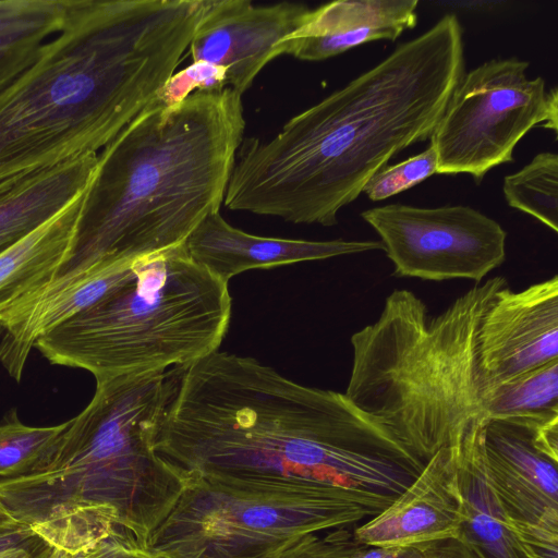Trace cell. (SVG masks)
I'll list each match as a JSON object with an SVG mask.
<instances>
[{"instance_id": "obj_2", "label": "cell", "mask_w": 558, "mask_h": 558, "mask_svg": "<svg viewBox=\"0 0 558 558\" xmlns=\"http://www.w3.org/2000/svg\"><path fill=\"white\" fill-rule=\"evenodd\" d=\"M181 0H70L60 28L0 75V206L98 157L189 52Z\"/></svg>"}, {"instance_id": "obj_1", "label": "cell", "mask_w": 558, "mask_h": 558, "mask_svg": "<svg viewBox=\"0 0 558 558\" xmlns=\"http://www.w3.org/2000/svg\"><path fill=\"white\" fill-rule=\"evenodd\" d=\"M154 449L186 484L279 492L396 497L424 468L345 393L219 351L180 367Z\"/></svg>"}, {"instance_id": "obj_12", "label": "cell", "mask_w": 558, "mask_h": 558, "mask_svg": "<svg viewBox=\"0 0 558 558\" xmlns=\"http://www.w3.org/2000/svg\"><path fill=\"white\" fill-rule=\"evenodd\" d=\"M476 350L493 388L558 360V277L520 291L498 289L480 318Z\"/></svg>"}, {"instance_id": "obj_23", "label": "cell", "mask_w": 558, "mask_h": 558, "mask_svg": "<svg viewBox=\"0 0 558 558\" xmlns=\"http://www.w3.org/2000/svg\"><path fill=\"white\" fill-rule=\"evenodd\" d=\"M558 411V360L499 385L493 415Z\"/></svg>"}, {"instance_id": "obj_20", "label": "cell", "mask_w": 558, "mask_h": 558, "mask_svg": "<svg viewBox=\"0 0 558 558\" xmlns=\"http://www.w3.org/2000/svg\"><path fill=\"white\" fill-rule=\"evenodd\" d=\"M70 0H0V75L54 34Z\"/></svg>"}, {"instance_id": "obj_13", "label": "cell", "mask_w": 558, "mask_h": 558, "mask_svg": "<svg viewBox=\"0 0 558 558\" xmlns=\"http://www.w3.org/2000/svg\"><path fill=\"white\" fill-rule=\"evenodd\" d=\"M310 10L288 1L256 5L250 0H203L189 47L192 62L223 68L227 87L242 95L279 57V44L302 24Z\"/></svg>"}, {"instance_id": "obj_17", "label": "cell", "mask_w": 558, "mask_h": 558, "mask_svg": "<svg viewBox=\"0 0 558 558\" xmlns=\"http://www.w3.org/2000/svg\"><path fill=\"white\" fill-rule=\"evenodd\" d=\"M482 423L472 424L456 445L464 521L457 539L480 558H536L524 544L487 474Z\"/></svg>"}, {"instance_id": "obj_7", "label": "cell", "mask_w": 558, "mask_h": 558, "mask_svg": "<svg viewBox=\"0 0 558 558\" xmlns=\"http://www.w3.org/2000/svg\"><path fill=\"white\" fill-rule=\"evenodd\" d=\"M228 283L184 244L141 258L96 303L40 336L52 365L96 380L184 367L218 351L231 319Z\"/></svg>"}, {"instance_id": "obj_14", "label": "cell", "mask_w": 558, "mask_h": 558, "mask_svg": "<svg viewBox=\"0 0 558 558\" xmlns=\"http://www.w3.org/2000/svg\"><path fill=\"white\" fill-rule=\"evenodd\" d=\"M463 521L454 445L439 449L415 480L380 512L355 525L353 534L373 547L417 548L457 539Z\"/></svg>"}, {"instance_id": "obj_5", "label": "cell", "mask_w": 558, "mask_h": 558, "mask_svg": "<svg viewBox=\"0 0 558 558\" xmlns=\"http://www.w3.org/2000/svg\"><path fill=\"white\" fill-rule=\"evenodd\" d=\"M179 373L96 380L46 465L0 481V501L13 519L71 555L118 532L146 547L186 486L154 449Z\"/></svg>"}, {"instance_id": "obj_22", "label": "cell", "mask_w": 558, "mask_h": 558, "mask_svg": "<svg viewBox=\"0 0 558 558\" xmlns=\"http://www.w3.org/2000/svg\"><path fill=\"white\" fill-rule=\"evenodd\" d=\"M508 205L558 232V155L544 151L515 173L504 178Z\"/></svg>"}, {"instance_id": "obj_9", "label": "cell", "mask_w": 558, "mask_h": 558, "mask_svg": "<svg viewBox=\"0 0 558 558\" xmlns=\"http://www.w3.org/2000/svg\"><path fill=\"white\" fill-rule=\"evenodd\" d=\"M530 63L493 59L465 73L430 142L437 174L468 173L478 184L493 168L513 160L517 144L533 128L557 133V88L543 77L529 78Z\"/></svg>"}, {"instance_id": "obj_24", "label": "cell", "mask_w": 558, "mask_h": 558, "mask_svg": "<svg viewBox=\"0 0 558 558\" xmlns=\"http://www.w3.org/2000/svg\"><path fill=\"white\" fill-rule=\"evenodd\" d=\"M280 558H425L422 549H386L359 542L353 529L338 527L310 534Z\"/></svg>"}, {"instance_id": "obj_31", "label": "cell", "mask_w": 558, "mask_h": 558, "mask_svg": "<svg viewBox=\"0 0 558 558\" xmlns=\"http://www.w3.org/2000/svg\"><path fill=\"white\" fill-rule=\"evenodd\" d=\"M60 554H61V550L60 549H56L50 554L48 555L47 557L45 558H59L60 557Z\"/></svg>"}, {"instance_id": "obj_30", "label": "cell", "mask_w": 558, "mask_h": 558, "mask_svg": "<svg viewBox=\"0 0 558 558\" xmlns=\"http://www.w3.org/2000/svg\"><path fill=\"white\" fill-rule=\"evenodd\" d=\"M21 525L23 524L15 521L0 501V533L19 527Z\"/></svg>"}, {"instance_id": "obj_25", "label": "cell", "mask_w": 558, "mask_h": 558, "mask_svg": "<svg viewBox=\"0 0 558 558\" xmlns=\"http://www.w3.org/2000/svg\"><path fill=\"white\" fill-rule=\"evenodd\" d=\"M437 173V154L432 144L424 151L375 173L363 191L373 202L404 192Z\"/></svg>"}, {"instance_id": "obj_3", "label": "cell", "mask_w": 558, "mask_h": 558, "mask_svg": "<svg viewBox=\"0 0 558 558\" xmlns=\"http://www.w3.org/2000/svg\"><path fill=\"white\" fill-rule=\"evenodd\" d=\"M464 74L463 29L448 13L272 138L244 137L223 205L292 223L337 225L339 210L393 156L430 138Z\"/></svg>"}, {"instance_id": "obj_19", "label": "cell", "mask_w": 558, "mask_h": 558, "mask_svg": "<svg viewBox=\"0 0 558 558\" xmlns=\"http://www.w3.org/2000/svg\"><path fill=\"white\" fill-rule=\"evenodd\" d=\"M98 157L84 160L0 206V254L62 210L89 185Z\"/></svg>"}, {"instance_id": "obj_15", "label": "cell", "mask_w": 558, "mask_h": 558, "mask_svg": "<svg viewBox=\"0 0 558 558\" xmlns=\"http://www.w3.org/2000/svg\"><path fill=\"white\" fill-rule=\"evenodd\" d=\"M189 256L223 282L252 269L383 250L380 241H310L247 233L220 211L207 216L184 242Z\"/></svg>"}, {"instance_id": "obj_6", "label": "cell", "mask_w": 558, "mask_h": 558, "mask_svg": "<svg viewBox=\"0 0 558 558\" xmlns=\"http://www.w3.org/2000/svg\"><path fill=\"white\" fill-rule=\"evenodd\" d=\"M505 284L504 277L475 283L433 317L412 291L396 289L377 320L351 337L344 393L423 463L493 415L498 387L482 377L476 335L485 307Z\"/></svg>"}, {"instance_id": "obj_32", "label": "cell", "mask_w": 558, "mask_h": 558, "mask_svg": "<svg viewBox=\"0 0 558 558\" xmlns=\"http://www.w3.org/2000/svg\"><path fill=\"white\" fill-rule=\"evenodd\" d=\"M59 558H78V557L76 555H71V554H68V553L61 550Z\"/></svg>"}, {"instance_id": "obj_29", "label": "cell", "mask_w": 558, "mask_h": 558, "mask_svg": "<svg viewBox=\"0 0 558 558\" xmlns=\"http://www.w3.org/2000/svg\"><path fill=\"white\" fill-rule=\"evenodd\" d=\"M40 543L47 542L26 525L0 533V553Z\"/></svg>"}, {"instance_id": "obj_28", "label": "cell", "mask_w": 558, "mask_h": 558, "mask_svg": "<svg viewBox=\"0 0 558 558\" xmlns=\"http://www.w3.org/2000/svg\"><path fill=\"white\" fill-rule=\"evenodd\" d=\"M425 558H480L460 539H449L420 547Z\"/></svg>"}, {"instance_id": "obj_26", "label": "cell", "mask_w": 558, "mask_h": 558, "mask_svg": "<svg viewBox=\"0 0 558 558\" xmlns=\"http://www.w3.org/2000/svg\"><path fill=\"white\" fill-rule=\"evenodd\" d=\"M226 70L207 62H192L174 72L157 93L155 99L166 106H175L196 92L226 88Z\"/></svg>"}, {"instance_id": "obj_27", "label": "cell", "mask_w": 558, "mask_h": 558, "mask_svg": "<svg viewBox=\"0 0 558 558\" xmlns=\"http://www.w3.org/2000/svg\"><path fill=\"white\" fill-rule=\"evenodd\" d=\"M78 558H160L132 536L114 533L88 549L76 554Z\"/></svg>"}, {"instance_id": "obj_33", "label": "cell", "mask_w": 558, "mask_h": 558, "mask_svg": "<svg viewBox=\"0 0 558 558\" xmlns=\"http://www.w3.org/2000/svg\"><path fill=\"white\" fill-rule=\"evenodd\" d=\"M1 335H2V328L0 327V337H1Z\"/></svg>"}, {"instance_id": "obj_18", "label": "cell", "mask_w": 558, "mask_h": 558, "mask_svg": "<svg viewBox=\"0 0 558 558\" xmlns=\"http://www.w3.org/2000/svg\"><path fill=\"white\" fill-rule=\"evenodd\" d=\"M85 191L0 254V316L53 280L71 251Z\"/></svg>"}, {"instance_id": "obj_8", "label": "cell", "mask_w": 558, "mask_h": 558, "mask_svg": "<svg viewBox=\"0 0 558 558\" xmlns=\"http://www.w3.org/2000/svg\"><path fill=\"white\" fill-rule=\"evenodd\" d=\"M393 498L340 487L279 492L193 482L146 547L160 558H280L303 537L355 526Z\"/></svg>"}, {"instance_id": "obj_4", "label": "cell", "mask_w": 558, "mask_h": 558, "mask_svg": "<svg viewBox=\"0 0 558 558\" xmlns=\"http://www.w3.org/2000/svg\"><path fill=\"white\" fill-rule=\"evenodd\" d=\"M245 125L229 87L154 99L99 154L71 251L45 289L184 244L220 211Z\"/></svg>"}, {"instance_id": "obj_11", "label": "cell", "mask_w": 558, "mask_h": 558, "mask_svg": "<svg viewBox=\"0 0 558 558\" xmlns=\"http://www.w3.org/2000/svg\"><path fill=\"white\" fill-rule=\"evenodd\" d=\"M539 413L496 416L482 425V451L490 482L527 547L558 555L557 461L534 440Z\"/></svg>"}, {"instance_id": "obj_10", "label": "cell", "mask_w": 558, "mask_h": 558, "mask_svg": "<svg viewBox=\"0 0 558 558\" xmlns=\"http://www.w3.org/2000/svg\"><path fill=\"white\" fill-rule=\"evenodd\" d=\"M361 217L380 236L395 277L480 283L506 260L507 232L469 206L388 204L366 209Z\"/></svg>"}, {"instance_id": "obj_21", "label": "cell", "mask_w": 558, "mask_h": 558, "mask_svg": "<svg viewBox=\"0 0 558 558\" xmlns=\"http://www.w3.org/2000/svg\"><path fill=\"white\" fill-rule=\"evenodd\" d=\"M66 422L53 426H29L17 409H10L0 422V481L36 473L46 465Z\"/></svg>"}, {"instance_id": "obj_16", "label": "cell", "mask_w": 558, "mask_h": 558, "mask_svg": "<svg viewBox=\"0 0 558 558\" xmlns=\"http://www.w3.org/2000/svg\"><path fill=\"white\" fill-rule=\"evenodd\" d=\"M416 0H337L310 10L278 46L279 57L323 61L378 39L396 40L417 22Z\"/></svg>"}]
</instances>
